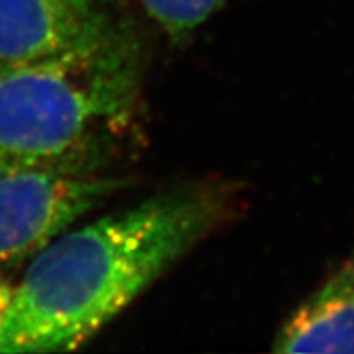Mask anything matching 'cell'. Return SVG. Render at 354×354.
Masks as SVG:
<instances>
[{
	"instance_id": "cell-1",
	"label": "cell",
	"mask_w": 354,
	"mask_h": 354,
	"mask_svg": "<svg viewBox=\"0 0 354 354\" xmlns=\"http://www.w3.org/2000/svg\"><path fill=\"white\" fill-rule=\"evenodd\" d=\"M230 212L221 187L156 194L69 230L38 253L2 326L0 353H67L91 340Z\"/></svg>"
},
{
	"instance_id": "cell-2",
	"label": "cell",
	"mask_w": 354,
	"mask_h": 354,
	"mask_svg": "<svg viewBox=\"0 0 354 354\" xmlns=\"http://www.w3.org/2000/svg\"><path fill=\"white\" fill-rule=\"evenodd\" d=\"M134 64L123 44L94 55L0 67V176L93 174L132 109Z\"/></svg>"
},
{
	"instance_id": "cell-3",
	"label": "cell",
	"mask_w": 354,
	"mask_h": 354,
	"mask_svg": "<svg viewBox=\"0 0 354 354\" xmlns=\"http://www.w3.org/2000/svg\"><path fill=\"white\" fill-rule=\"evenodd\" d=\"M123 187L122 179L58 170L0 176V264L35 259L85 214Z\"/></svg>"
},
{
	"instance_id": "cell-4",
	"label": "cell",
	"mask_w": 354,
	"mask_h": 354,
	"mask_svg": "<svg viewBox=\"0 0 354 354\" xmlns=\"http://www.w3.org/2000/svg\"><path fill=\"white\" fill-rule=\"evenodd\" d=\"M120 44L93 0H0V67L94 55Z\"/></svg>"
},
{
	"instance_id": "cell-5",
	"label": "cell",
	"mask_w": 354,
	"mask_h": 354,
	"mask_svg": "<svg viewBox=\"0 0 354 354\" xmlns=\"http://www.w3.org/2000/svg\"><path fill=\"white\" fill-rule=\"evenodd\" d=\"M275 353H354V257L291 315Z\"/></svg>"
},
{
	"instance_id": "cell-6",
	"label": "cell",
	"mask_w": 354,
	"mask_h": 354,
	"mask_svg": "<svg viewBox=\"0 0 354 354\" xmlns=\"http://www.w3.org/2000/svg\"><path fill=\"white\" fill-rule=\"evenodd\" d=\"M145 11L176 40L196 31L224 0H141Z\"/></svg>"
},
{
	"instance_id": "cell-7",
	"label": "cell",
	"mask_w": 354,
	"mask_h": 354,
	"mask_svg": "<svg viewBox=\"0 0 354 354\" xmlns=\"http://www.w3.org/2000/svg\"><path fill=\"white\" fill-rule=\"evenodd\" d=\"M11 299H13V288L6 282V279L0 273V326H2V322H4L6 315H8Z\"/></svg>"
}]
</instances>
